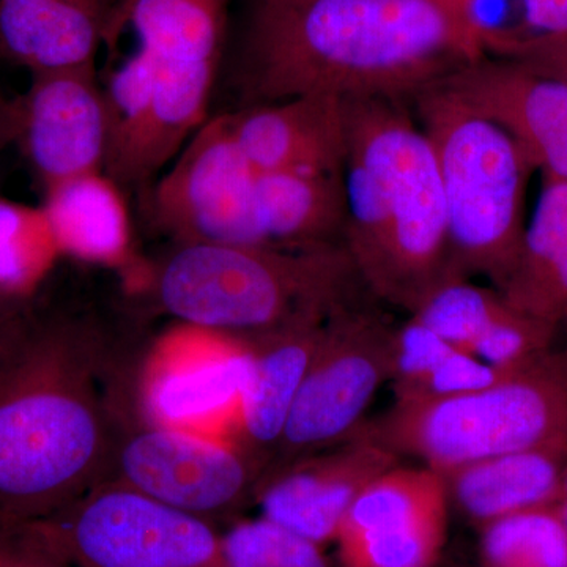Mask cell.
<instances>
[{
  "label": "cell",
  "mask_w": 567,
  "mask_h": 567,
  "mask_svg": "<svg viewBox=\"0 0 567 567\" xmlns=\"http://www.w3.org/2000/svg\"><path fill=\"white\" fill-rule=\"evenodd\" d=\"M24 301L0 315V527L40 524L111 483L144 416L128 352L91 320Z\"/></svg>",
  "instance_id": "6da1fadb"
},
{
  "label": "cell",
  "mask_w": 567,
  "mask_h": 567,
  "mask_svg": "<svg viewBox=\"0 0 567 567\" xmlns=\"http://www.w3.org/2000/svg\"><path fill=\"white\" fill-rule=\"evenodd\" d=\"M475 0H252L241 82L256 104L412 99L487 58Z\"/></svg>",
  "instance_id": "7a4b0ae2"
},
{
  "label": "cell",
  "mask_w": 567,
  "mask_h": 567,
  "mask_svg": "<svg viewBox=\"0 0 567 567\" xmlns=\"http://www.w3.org/2000/svg\"><path fill=\"white\" fill-rule=\"evenodd\" d=\"M344 106V245L364 286L412 315L439 284L461 278L434 147L402 100Z\"/></svg>",
  "instance_id": "3957f363"
},
{
  "label": "cell",
  "mask_w": 567,
  "mask_h": 567,
  "mask_svg": "<svg viewBox=\"0 0 567 567\" xmlns=\"http://www.w3.org/2000/svg\"><path fill=\"white\" fill-rule=\"evenodd\" d=\"M354 279L344 244L182 245L156 271L155 289L186 327L249 346L349 303Z\"/></svg>",
  "instance_id": "277c9868"
},
{
  "label": "cell",
  "mask_w": 567,
  "mask_h": 567,
  "mask_svg": "<svg viewBox=\"0 0 567 567\" xmlns=\"http://www.w3.org/2000/svg\"><path fill=\"white\" fill-rule=\"evenodd\" d=\"M434 147L456 276H486L502 290L520 257L533 166L517 142L440 85L412 96Z\"/></svg>",
  "instance_id": "5b68a950"
},
{
  "label": "cell",
  "mask_w": 567,
  "mask_h": 567,
  "mask_svg": "<svg viewBox=\"0 0 567 567\" xmlns=\"http://www.w3.org/2000/svg\"><path fill=\"white\" fill-rule=\"evenodd\" d=\"M372 434L440 475L503 454L567 453V353H547L476 393L394 404Z\"/></svg>",
  "instance_id": "8992f818"
},
{
  "label": "cell",
  "mask_w": 567,
  "mask_h": 567,
  "mask_svg": "<svg viewBox=\"0 0 567 567\" xmlns=\"http://www.w3.org/2000/svg\"><path fill=\"white\" fill-rule=\"evenodd\" d=\"M230 6L233 0H122L118 6L107 43L133 29L155 76L153 175L169 166L207 122Z\"/></svg>",
  "instance_id": "52a82bcc"
},
{
  "label": "cell",
  "mask_w": 567,
  "mask_h": 567,
  "mask_svg": "<svg viewBox=\"0 0 567 567\" xmlns=\"http://www.w3.org/2000/svg\"><path fill=\"white\" fill-rule=\"evenodd\" d=\"M33 527L73 567H229L212 522L115 481Z\"/></svg>",
  "instance_id": "ba28073f"
},
{
  "label": "cell",
  "mask_w": 567,
  "mask_h": 567,
  "mask_svg": "<svg viewBox=\"0 0 567 567\" xmlns=\"http://www.w3.org/2000/svg\"><path fill=\"white\" fill-rule=\"evenodd\" d=\"M393 339V328L371 312L352 308L350 301L336 309L260 483L360 431L365 410L390 380Z\"/></svg>",
  "instance_id": "9c48e42d"
},
{
  "label": "cell",
  "mask_w": 567,
  "mask_h": 567,
  "mask_svg": "<svg viewBox=\"0 0 567 567\" xmlns=\"http://www.w3.org/2000/svg\"><path fill=\"white\" fill-rule=\"evenodd\" d=\"M259 169L235 142L226 114L210 118L153 186V224L182 245L264 246L257 221Z\"/></svg>",
  "instance_id": "30bf717a"
},
{
  "label": "cell",
  "mask_w": 567,
  "mask_h": 567,
  "mask_svg": "<svg viewBox=\"0 0 567 567\" xmlns=\"http://www.w3.org/2000/svg\"><path fill=\"white\" fill-rule=\"evenodd\" d=\"M112 481L213 524L256 496L260 470L238 446L142 417L123 435Z\"/></svg>",
  "instance_id": "8fae6325"
},
{
  "label": "cell",
  "mask_w": 567,
  "mask_h": 567,
  "mask_svg": "<svg viewBox=\"0 0 567 567\" xmlns=\"http://www.w3.org/2000/svg\"><path fill=\"white\" fill-rule=\"evenodd\" d=\"M434 85L505 130L544 178L567 181V84L491 55Z\"/></svg>",
  "instance_id": "7c38bea8"
},
{
  "label": "cell",
  "mask_w": 567,
  "mask_h": 567,
  "mask_svg": "<svg viewBox=\"0 0 567 567\" xmlns=\"http://www.w3.org/2000/svg\"><path fill=\"white\" fill-rule=\"evenodd\" d=\"M395 465L398 454L361 427L341 445L265 477L256 498L265 518L322 546L338 537L358 495Z\"/></svg>",
  "instance_id": "4fadbf2b"
},
{
  "label": "cell",
  "mask_w": 567,
  "mask_h": 567,
  "mask_svg": "<svg viewBox=\"0 0 567 567\" xmlns=\"http://www.w3.org/2000/svg\"><path fill=\"white\" fill-rule=\"evenodd\" d=\"M17 142L43 188L104 171L106 122L96 65L32 74L20 99Z\"/></svg>",
  "instance_id": "5bb4252c"
},
{
  "label": "cell",
  "mask_w": 567,
  "mask_h": 567,
  "mask_svg": "<svg viewBox=\"0 0 567 567\" xmlns=\"http://www.w3.org/2000/svg\"><path fill=\"white\" fill-rule=\"evenodd\" d=\"M240 151L265 173L342 174L344 100L303 95L226 114Z\"/></svg>",
  "instance_id": "9a60e30c"
},
{
  "label": "cell",
  "mask_w": 567,
  "mask_h": 567,
  "mask_svg": "<svg viewBox=\"0 0 567 567\" xmlns=\"http://www.w3.org/2000/svg\"><path fill=\"white\" fill-rule=\"evenodd\" d=\"M122 0H0V54L31 74L96 65Z\"/></svg>",
  "instance_id": "2e32d148"
},
{
  "label": "cell",
  "mask_w": 567,
  "mask_h": 567,
  "mask_svg": "<svg viewBox=\"0 0 567 567\" xmlns=\"http://www.w3.org/2000/svg\"><path fill=\"white\" fill-rule=\"evenodd\" d=\"M331 315L295 324L248 346L251 374L240 398L238 447L259 466L260 480L278 450L298 391L323 344Z\"/></svg>",
  "instance_id": "e0dca14e"
},
{
  "label": "cell",
  "mask_w": 567,
  "mask_h": 567,
  "mask_svg": "<svg viewBox=\"0 0 567 567\" xmlns=\"http://www.w3.org/2000/svg\"><path fill=\"white\" fill-rule=\"evenodd\" d=\"M41 207L61 254L112 268H125L132 262L128 207L122 186L104 171L47 186Z\"/></svg>",
  "instance_id": "ac0fdd59"
},
{
  "label": "cell",
  "mask_w": 567,
  "mask_h": 567,
  "mask_svg": "<svg viewBox=\"0 0 567 567\" xmlns=\"http://www.w3.org/2000/svg\"><path fill=\"white\" fill-rule=\"evenodd\" d=\"M566 473L565 451L533 450L484 458L442 476L464 514L487 525L558 498Z\"/></svg>",
  "instance_id": "d6986e66"
},
{
  "label": "cell",
  "mask_w": 567,
  "mask_h": 567,
  "mask_svg": "<svg viewBox=\"0 0 567 567\" xmlns=\"http://www.w3.org/2000/svg\"><path fill=\"white\" fill-rule=\"evenodd\" d=\"M257 221L264 246L305 248L344 244V173L259 171Z\"/></svg>",
  "instance_id": "ffe728a7"
},
{
  "label": "cell",
  "mask_w": 567,
  "mask_h": 567,
  "mask_svg": "<svg viewBox=\"0 0 567 567\" xmlns=\"http://www.w3.org/2000/svg\"><path fill=\"white\" fill-rule=\"evenodd\" d=\"M106 159L104 173L122 186L155 177L152 147L156 126L155 76L144 52L136 50L102 81Z\"/></svg>",
  "instance_id": "44dd1931"
},
{
  "label": "cell",
  "mask_w": 567,
  "mask_h": 567,
  "mask_svg": "<svg viewBox=\"0 0 567 567\" xmlns=\"http://www.w3.org/2000/svg\"><path fill=\"white\" fill-rule=\"evenodd\" d=\"M251 374V349L237 344L189 364L158 369L142 385V410L151 423L175 427L233 404Z\"/></svg>",
  "instance_id": "7402d4cb"
},
{
  "label": "cell",
  "mask_w": 567,
  "mask_h": 567,
  "mask_svg": "<svg viewBox=\"0 0 567 567\" xmlns=\"http://www.w3.org/2000/svg\"><path fill=\"white\" fill-rule=\"evenodd\" d=\"M447 502L445 477L439 472L425 465L421 468L395 465L358 495L336 539L446 520Z\"/></svg>",
  "instance_id": "603a6c76"
},
{
  "label": "cell",
  "mask_w": 567,
  "mask_h": 567,
  "mask_svg": "<svg viewBox=\"0 0 567 567\" xmlns=\"http://www.w3.org/2000/svg\"><path fill=\"white\" fill-rule=\"evenodd\" d=\"M567 282V181L544 178L543 193L525 229L520 257L499 290L518 311L527 312L551 287Z\"/></svg>",
  "instance_id": "cb8c5ba5"
},
{
  "label": "cell",
  "mask_w": 567,
  "mask_h": 567,
  "mask_svg": "<svg viewBox=\"0 0 567 567\" xmlns=\"http://www.w3.org/2000/svg\"><path fill=\"white\" fill-rule=\"evenodd\" d=\"M58 241L43 207L0 196V293L24 301L50 271Z\"/></svg>",
  "instance_id": "d4e9b609"
},
{
  "label": "cell",
  "mask_w": 567,
  "mask_h": 567,
  "mask_svg": "<svg viewBox=\"0 0 567 567\" xmlns=\"http://www.w3.org/2000/svg\"><path fill=\"white\" fill-rule=\"evenodd\" d=\"M487 567H567V529L543 507L520 511L486 525Z\"/></svg>",
  "instance_id": "484cf974"
},
{
  "label": "cell",
  "mask_w": 567,
  "mask_h": 567,
  "mask_svg": "<svg viewBox=\"0 0 567 567\" xmlns=\"http://www.w3.org/2000/svg\"><path fill=\"white\" fill-rule=\"evenodd\" d=\"M506 306L505 297L496 289L477 286L468 278H450L425 295L410 316L454 349L472 353L477 339Z\"/></svg>",
  "instance_id": "4316f807"
},
{
  "label": "cell",
  "mask_w": 567,
  "mask_h": 567,
  "mask_svg": "<svg viewBox=\"0 0 567 567\" xmlns=\"http://www.w3.org/2000/svg\"><path fill=\"white\" fill-rule=\"evenodd\" d=\"M223 550L229 567H328L320 544L265 517L230 529Z\"/></svg>",
  "instance_id": "83f0119b"
},
{
  "label": "cell",
  "mask_w": 567,
  "mask_h": 567,
  "mask_svg": "<svg viewBox=\"0 0 567 567\" xmlns=\"http://www.w3.org/2000/svg\"><path fill=\"white\" fill-rule=\"evenodd\" d=\"M446 520L368 533L339 540L346 567H431L443 539Z\"/></svg>",
  "instance_id": "f1b7e54d"
},
{
  "label": "cell",
  "mask_w": 567,
  "mask_h": 567,
  "mask_svg": "<svg viewBox=\"0 0 567 567\" xmlns=\"http://www.w3.org/2000/svg\"><path fill=\"white\" fill-rule=\"evenodd\" d=\"M555 333L557 328L507 303L477 339L472 353L496 368L518 371L551 352Z\"/></svg>",
  "instance_id": "f546056e"
},
{
  "label": "cell",
  "mask_w": 567,
  "mask_h": 567,
  "mask_svg": "<svg viewBox=\"0 0 567 567\" xmlns=\"http://www.w3.org/2000/svg\"><path fill=\"white\" fill-rule=\"evenodd\" d=\"M514 372L488 364L476 354L454 349L423 379L394 391L395 404H416L476 393L496 385Z\"/></svg>",
  "instance_id": "4dcf8cb0"
},
{
  "label": "cell",
  "mask_w": 567,
  "mask_h": 567,
  "mask_svg": "<svg viewBox=\"0 0 567 567\" xmlns=\"http://www.w3.org/2000/svg\"><path fill=\"white\" fill-rule=\"evenodd\" d=\"M453 350L454 347L447 344L445 339L410 316L399 330H394L390 375L394 391L423 379Z\"/></svg>",
  "instance_id": "1f68e13d"
},
{
  "label": "cell",
  "mask_w": 567,
  "mask_h": 567,
  "mask_svg": "<svg viewBox=\"0 0 567 567\" xmlns=\"http://www.w3.org/2000/svg\"><path fill=\"white\" fill-rule=\"evenodd\" d=\"M491 54L514 59L567 84V35H503L495 41Z\"/></svg>",
  "instance_id": "d6a6232c"
},
{
  "label": "cell",
  "mask_w": 567,
  "mask_h": 567,
  "mask_svg": "<svg viewBox=\"0 0 567 567\" xmlns=\"http://www.w3.org/2000/svg\"><path fill=\"white\" fill-rule=\"evenodd\" d=\"M0 567H73L33 525L0 527Z\"/></svg>",
  "instance_id": "836d02e7"
},
{
  "label": "cell",
  "mask_w": 567,
  "mask_h": 567,
  "mask_svg": "<svg viewBox=\"0 0 567 567\" xmlns=\"http://www.w3.org/2000/svg\"><path fill=\"white\" fill-rule=\"evenodd\" d=\"M527 32L517 35H567V0H520Z\"/></svg>",
  "instance_id": "e575fe53"
},
{
  "label": "cell",
  "mask_w": 567,
  "mask_h": 567,
  "mask_svg": "<svg viewBox=\"0 0 567 567\" xmlns=\"http://www.w3.org/2000/svg\"><path fill=\"white\" fill-rule=\"evenodd\" d=\"M18 134H20V99H9L0 87V151L17 142Z\"/></svg>",
  "instance_id": "d590c367"
},
{
  "label": "cell",
  "mask_w": 567,
  "mask_h": 567,
  "mask_svg": "<svg viewBox=\"0 0 567 567\" xmlns=\"http://www.w3.org/2000/svg\"><path fill=\"white\" fill-rule=\"evenodd\" d=\"M18 303H21V301L10 300V298L3 297V295L0 293V315L9 311L10 308H13V306H17Z\"/></svg>",
  "instance_id": "8d00e7d4"
},
{
  "label": "cell",
  "mask_w": 567,
  "mask_h": 567,
  "mask_svg": "<svg viewBox=\"0 0 567 567\" xmlns=\"http://www.w3.org/2000/svg\"><path fill=\"white\" fill-rule=\"evenodd\" d=\"M561 520H563V524H565V527L567 529V499L565 502V505H563L561 507Z\"/></svg>",
  "instance_id": "74e56055"
},
{
  "label": "cell",
  "mask_w": 567,
  "mask_h": 567,
  "mask_svg": "<svg viewBox=\"0 0 567 567\" xmlns=\"http://www.w3.org/2000/svg\"><path fill=\"white\" fill-rule=\"evenodd\" d=\"M563 495H565L566 499H567V473H566V477H565V486H563Z\"/></svg>",
  "instance_id": "f35d334b"
}]
</instances>
